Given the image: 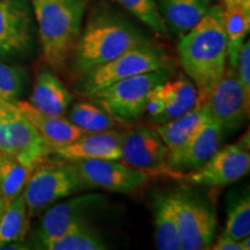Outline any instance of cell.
<instances>
[{"instance_id": "6da1fadb", "label": "cell", "mask_w": 250, "mask_h": 250, "mask_svg": "<svg viewBox=\"0 0 250 250\" xmlns=\"http://www.w3.org/2000/svg\"><path fill=\"white\" fill-rule=\"evenodd\" d=\"M223 13V6H212L192 29L180 37L177 45L181 65L197 88L196 107H202L227 67Z\"/></svg>"}, {"instance_id": "7a4b0ae2", "label": "cell", "mask_w": 250, "mask_h": 250, "mask_svg": "<svg viewBox=\"0 0 250 250\" xmlns=\"http://www.w3.org/2000/svg\"><path fill=\"white\" fill-rule=\"evenodd\" d=\"M148 42L138 28L121 15L111 12L95 13L74 46V72L81 78L93 68Z\"/></svg>"}, {"instance_id": "3957f363", "label": "cell", "mask_w": 250, "mask_h": 250, "mask_svg": "<svg viewBox=\"0 0 250 250\" xmlns=\"http://www.w3.org/2000/svg\"><path fill=\"white\" fill-rule=\"evenodd\" d=\"M31 5L39 27L43 61L61 70L80 36L88 0H31Z\"/></svg>"}, {"instance_id": "277c9868", "label": "cell", "mask_w": 250, "mask_h": 250, "mask_svg": "<svg viewBox=\"0 0 250 250\" xmlns=\"http://www.w3.org/2000/svg\"><path fill=\"white\" fill-rule=\"evenodd\" d=\"M171 68L158 70L115 81L88 94L94 104L122 123H130L142 116L151 90L171 76Z\"/></svg>"}, {"instance_id": "5b68a950", "label": "cell", "mask_w": 250, "mask_h": 250, "mask_svg": "<svg viewBox=\"0 0 250 250\" xmlns=\"http://www.w3.org/2000/svg\"><path fill=\"white\" fill-rule=\"evenodd\" d=\"M90 189L81 179L73 162H52L49 159L31 173L22 197L29 215L40 214L61 199Z\"/></svg>"}, {"instance_id": "8992f818", "label": "cell", "mask_w": 250, "mask_h": 250, "mask_svg": "<svg viewBox=\"0 0 250 250\" xmlns=\"http://www.w3.org/2000/svg\"><path fill=\"white\" fill-rule=\"evenodd\" d=\"M181 250L208 249L214 241L217 215L208 196L190 188L171 191Z\"/></svg>"}, {"instance_id": "52a82bcc", "label": "cell", "mask_w": 250, "mask_h": 250, "mask_svg": "<svg viewBox=\"0 0 250 250\" xmlns=\"http://www.w3.org/2000/svg\"><path fill=\"white\" fill-rule=\"evenodd\" d=\"M173 61L162 50L148 42L124 52L117 58L93 68L80 78V89L85 95L115 81L138 74L171 68Z\"/></svg>"}, {"instance_id": "ba28073f", "label": "cell", "mask_w": 250, "mask_h": 250, "mask_svg": "<svg viewBox=\"0 0 250 250\" xmlns=\"http://www.w3.org/2000/svg\"><path fill=\"white\" fill-rule=\"evenodd\" d=\"M249 104L250 94L237 79L235 70L226 67L202 107L211 121L223 127L224 132H230L239 129L248 118Z\"/></svg>"}, {"instance_id": "9c48e42d", "label": "cell", "mask_w": 250, "mask_h": 250, "mask_svg": "<svg viewBox=\"0 0 250 250\" xmlns=\"http://www.w3.org/2000/svg\"><path fill=\"white\" fill-rule=\"evenodd\" d=\"M250 168L249 136L232 145L219 148L197 169L183 174L180 181L197 187L218 188L235 183Z\"/></svg>"}, {"instance_id": "30bf717a", "label": "cell", "mask_w": 250, "mask_h": 250, "mask_svg": "<svg viewBox=\"0 0 250 250\" xmlns=\"http://www.w3.org/2000/svg\"><path fill=\"white\" fill-rule=\"evenodd\" d=\"M168 148L155 130L136 127L124 131L120 161L143 171L151 177H168L175 175L167 165Z\"/></svg>"}, {"instance_id": "8fae6325", "label": "cell", "mask_w": 250, "mask_h": 250, "mask_svg": "<svg viewBox=\"0 0 250 250\" xmlns=\"http://www.w3.org/2000/svg\"><path fill=\"white\" fill-rule=\"evenodd\" d=\"M0 152L34 170L52 154V147L23 116L0 124Z\"/></svg>"}, {"instance_id": "7c38bea8", "label": "cell", "mask_w": 250, "mask_h": 250, "mask_svg": "<svg viewBox=\"0 0 250 250\" xmlns=\"http://www.w3.org/2000/svg\"><path fill=\"white\" fill-rule=\"evenodd\" d=\"M105 199V196L101 193H77V196H71L67 201L55 203L46 208L41 221L39 228L41 243L61 236L79 225L88 224V218L104 205Z\"/></svg>"}, {"instance_id": "4fadbf2b", "label": "cell", "mask_w": 250, "mask_h": 250, "mask_svg": "<svg viewBox=\"0 0 250 250\" xmlns=\"http://www.w3.org/2000/svg\"><path fill=\"white\" fill-rule=\"evenodd\" d=\"M224 136L223 127L208 118L182 146L168 149L167 165L175 180L204 165L220 148Z\"/></svg>"}, {"instance_id": "5bb4252c", "label": "cell", "mask_w": 250, "mask_h": 250, "mask_svg": "<svg viewBox=\"0 0 250 250\" xmlns=\"http://www.w3.org/2000/svg\"><path fill=\"white\" fill-rule=\"evenodd\" d=\"M76 166L81 179L90 189L109 190L130 193L139 190L149 181V176L134 169L120 160H80L71 161Z\"/></svg>"}, {"instance_id": "9a60e30c", "label": "cell", "mask_w": 250, "mask_h": 250, "mask_svg": "<svg viewBox=\"0 0 250 250\" xmlns=\"http://www.w3.org/2000/svg\"><path fill=\"white\" fill-rule=\"evenodd\" d=\"M33 42V18L26 0H0V58L26 54Z\"/></svg>"}, {"instance_id": "2e32d148", "label": "cell", "mask_w": 250, "mask_h": 250, "mask_svg": "<svg viewBox=\"0 0 250 250\" xmlns=\"http://www.w3.org/2000/svg\"><path fill=\"white\" fill-rule=\"evenodd\" d=\"M124 132L116 129L86 132L65 146L54 148V153L66 161L120 160Z\"/></svg>"}, {"instance_id": "e0dca14e", "label": "cell", "mask_w": 250, "mask_h": 250, "mask_svg": "<svg viewBox=\"0 0 250 250\" xmlns=\"http://www.w3.org/2000/svg\"><path fill=\"white\" fill-rule=\"evenodd\" d=\"M21 115L29 121L52 147L65 146L86 133L62 116H49L36 110L29 102L17 101Z\"/></svg>"}, {"instance_id": "ac0fdd59", "label": "cell", "mask_w": 250, "mask_h": 250, "mask_svg": "<svg viewBox=\"0 0 250 250\" xmlns=\"http://www.w3.org/2000/svg\"><path fill=\"white\" fill-rule=\"evenodd\" d=\"M153 90L160 96L165 104L164 111L155 121L160 124L182 116L197 104V88L195 83L186 76H179L173 80L169 78L154 87Z\"/></svg>"}, {"instance_id": "d6986e66", "label": "cell", "mask_w": 250, "mask_h": 250, "mask_svg": "<svg viewBox=\"0 0 250 250\" xmlns=\"http://www.w3.org/2000/svg\"><path fill=\"white\" fill-rule=\"evenodd\" d=\"M71 101V93L54 73L43 71L37 76L29 100L36 110L49 116H64Z\"/></svg>"}, {"instance_id": "ffe728a7", "label": "cell", "mask_w": 250, "mask_h": 250, "mask_svg": "<svg viewBox=\"0 0 250 250\" xmlns=\"http://www.w3.org/2000/svg\"><path fill=\"white\" fill-rule=\"evenodd\" d=\"M168 30L179 37L192 29L211 8L210 0H155Z\"/></svg>"}, {"instance_id": "44dd1931", "label": "cell", "mask_w": 250, "mask_h": 250, "mask_svg": "<svg viewBox=\"0 0 250 250\" xmlns=\"http://www.w3.org/2000/svg\"><path fill=\"white\" fill-rule=\"evenodd\" d=\"M153 208L156 248L160 250H181L171 191L159 193L154 198Z\"/></svg>"}, {"instance_id": "7402d4cb", "label": "cell", "mask_w": 250, "mask_h": 250, "mask_svg": "<svg viewBox=\"0 0 250 250\" xmlns=\"http://www.w3.org/2000/svg\"><path fill=\"white\" fill-rule=\"evenodd\" d=\"M208 120L204 108L195 107L182 116L156 126L155 132L160 136L168 149H175L182 146Z\"/></svg>"}, {"instance_id": "603a6c76", "label": "cell", "mask_w": 250, "mask_h": 250, "mask_svg": "<svg viewBox=\"0 0 250 250\" xmlns=\"http://www.w3.org/2000/svg\"><path fill=\"white\" fill-rule=\"evenodd\" d=\"M224 8V28L227 39V61L235 66L237 54L250 29V9L232 5Z\"/></svg>"}, {"instance_id": "cb8c5ba5", "label": "cell", "mask_w": 250, "mask_h": 250, "mask_svg": "<svg viewBox=\"0 0 250 250\" xmlns=\"http://www.w3.org/2000/svg\"><path fill=\"white\" fill-rule=\"evenodd\" d=\"M29 217L22 195L6 203L0 217V247L22 241L29 228Z\"/></svg>"}, {"instance_id": "d4e9b609", "label": "cell", "mask_w": 250, "mask_h": 250, "mask_svg": "<svg viewBox=\"0 0 250 250\" xmlns=\"http://www.w3.org/2000/svg\"><path fill=\"white\" fill-rule=\"evenodd\" d=\"M48 250H104L108 248L102 236L89 224L72 228L62 235L42 242Z\"/></svg>"}, {"instance_id": "484cf974", "label": "cell", "mask_w": 250, "mask_h": 250, "mask_svg": "<svg viewBox=\"0 0 250 250\" xmlns=\"http://www.w3.org/2000/svg\"><path fill=\"white\" fill-rule=\"evenodd\" d=\"M67 120L85 132L117 129L124 124L96 104L89 102L76 103L68 112Z\"/></svg>"}, {"instance_id": "4316f807", "label": "cell", "mask_w": 250, "mask_h": 250, "mask_svg": "<svg viewBox=\"0 0 250 250\" xmlns=\"http://www.w3.org/2000/svg\"><path fill=\"white\" fill-rule=\"evenodd\" d=\"M31 173L13 156L0 152V192L6 203L22 195Z\"/></svg>"}, {"instance_id": "83f0119b", "label": "cell", "mask_w": 250, "mask_h": 250, "mask_svg": "<svg viewBox=\"0 0 250 250\" xmlns=\"http://www.w3.org/2000/svg\"><path fill=\"white\" fill-rule=\"evenodd\" d=\"M224 233L237 241L242 240L243 237L249 236L250 198L248 191H243L229 201Z\"/></svg>"}, {"instance_id": "f1b7e54d", "label": "cell", "mask_w": 250, "mask_h": 250, "mask_svg": "<svg viewBox=\"0 0 250 250\" xmlns=\"http://www.w3.org/2000/svg\"><path fill=\"white\" fill-rule=\"evenodd\" d=\"M118 4L129 11L140 22L147 26L156 35L166 37L168 28L159 12L155 0H116Z\"/></svg>"}, {"instance_id": "f546056e", "label": "cell", "mask_w": 250, "mask_h": 250, "mask_svg": "<svg viewBox=\"0 0 250 250\" xmlns=\"http://www.w3.org/2000/svg\"><path fill=\"white\" fill-rule=\"evenodd\" d=\"M24 87V76L21 68L9 65L0 58V98L17 102Z\"/></svg>"}, {"instance_id": "4dcf8cb0", "label": "cell", "mask_w": 250, "mask_h": 250, "mask_svg": "<svg viewBox=\"0 0 250 250\" xmlns=\"http://www.w3.org/2000/svg\"><path fill=\"white\" fill-rule=\"evenodd\" d=\"M237 76L243 88L247 93L250 94V42L245 41L237 54L235 66H234Z\"/></svg>"}, {"instance_id": "1f68e13d", "label": "cell", "mask_w": 250, "mask_h": 250, "mask_svg": "<svg viewBox=\"0 0 250 250\" xmlns=\"http://www.w3.org/2000/svg\"><path fill=\"white\" fill-rule=\"evenodd\" d=\"M20 110H19L17 102L7 101V100L0 98V124L4 122L17 120L21 117Z\"/></svg>"}, {"instance_id": "d6a6232c", "label": "cell", "mask_w": 250, "mask_h": 250, "mask_svg": "<svg viewBox=\"0 0 250 250\" xmlns=\"http://www.w3.org/2000/svg\"><path fill=\"white\" fill-rule=\"evenodd\" d=\"M210 250H245L241 241L234 240L233 237L227 235L226 233H221L217 241L212 242Z\"/></svg>"}, {"instance_id": "836d02e7", "label": "cell", "mask_w": 250, "mask_h": 250, "mask_svg": "<svg viewBox=\"0 0 250 250\" xmlns=\"http://www.w3.org/2000/svg\"><path fill=\"white\" fill-rule=\"evenodd\" d=\"M223 1H224V7H226V6H232V5H239L247 9H250V0H223Z\"/></svg>"}, {"instance_id": "e575fe53", "label": "cell", "mask_w": 250, "mask_h": 250, "mask_svg": "<svg viewBox=\"0 0 250 250\" xmlns=\"http://www.w3.org/2000/svg\"><path fill=\"white\" fill-rule=\"evenodd\" d=\"M5 206H6V202H5V199L2 198L1 196H0V217H1L2 212H4V210H5Z\"/></svg>"}, {"instance_id": "d590c367", "label": "cell", "mask_w": 250, "mask_h": 250, "mask_svg": "<svg viewBox=\"0 0 250 250\" xmlns=\"http://www.w3.org/2000/svg\"><path fill=\"white\" fill-rule=\"evenodd\" d=\"M0 196H1V192H0Z\"/></svg>"}]
</instances>
